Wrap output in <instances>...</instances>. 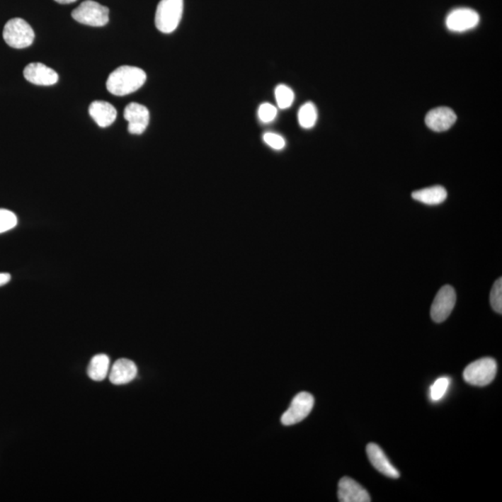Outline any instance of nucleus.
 <instances>
[{
	"label": "nucleus",
	"mask_w": 502,
	"mask_h": 502,
	"mask_svg": "<svg viewBox=\"0 0 502 502\" xmlns=\"http://www.w3.org/2000/svg\"><path fill=\"white\" fill-rule=\"evenodd\" d=\"M147 74L141 68L123 65L110 74L106 89L115 96H125L141 89L147 81Z\"/></svg>",
	"instance_id": "f257e3e1"
},
{
	"label": "nucleus",
	"mask_w": 502,
	"mask_h": 502,
	"mask_svg": "<svg viewBox=\"0 0 502 502\" xmlns=\"http://www.w3.org/2000/svg\"><path fill=\"white\" fill-rule=\"evenodd\" d=\"M276 103L279 108H289L294 102V92L286 85H278L275 91Z\"/></svg>",
	"instance_id": "6ab92c4d"
},
{
	"label": "nucleus",
	"mask_w": 502,
	"mask_h": 502,
	"mask_svg": "<svg viewBox=\"0 0 502 502\" xmlns=\"http://www.w3.org/2000/svg\"><path fill=\"white\" fill-rule=\"evenodd\" d=\"M479 14L471 8H457L451 11L445 20L448 30L465 32L474 28L479 23Z\"/></svg>",
	"instance_id": "6e6552de"
},
{
	"label": "nucleus",
	"mask_w": 502,
	"mask_h": 502,
	"mask_svg": "<svg viewBox=\"0 0 502 502\" xmlns=\"http://www.w3.org/2000/svg\"><path fill=\"white\" fill-rule=\"evenodd\" d=\"M110 359L106 355L93 356L88 367V375L96 382L103 381L108 375Z\"/></svg>",
	"instance_id": "f3484780"
},
{
	"label": "nucleus",
	"mask_w": 502,
	"mask_h": 502,
	"mask_svg": "<svg viewBox=\"0 0 502 502\" xmlns=\"http://www.w3.org/2000/svg\"><path fill=\"white\" fill-rule=\"evenodd\" d=\"M498 365L491 358H481L467 365L463 378L469 384L484 387L490 384L497 375Z\"/></svg>",
	"instance_id": "20e7f679"
},
{
	"label": "nucleus",
	"mask_w": 502,
	"mask_h": 502,
	"mask_svg": "<svg viewBox=\"0 0 502 502\" xmlns=\"http://www.w3.org/2000/svg\"><path fill=\"white\" fill-rule=\"evenodd\" d=\"M55 1L60 3V4H69V3L75 2L76 0H55Z\"/></svg>",
	"instance_id": "a878e982"
},
{
	"label": "nucleus",
	"mask_w": 502,
	"mask_h": 502,
	"mask_svg": "<svg viewBox=\"0 0 502 502\" xmlns=\"http://www.w3.org/2000/svg\"><path fill=\"white\" fill-rule=\"evenodd\" d=\"M183 13V0H161L157 5L154 18L156 28L164 34H171L179 25Z\"/></svg>",
	"instance_id": "f03ea898"
},
{
	"label": "nucleus",
	"mask_w": 502,
	"mask_h": 502,
	"mask_svg": "<svg viewBox=\"0 0 502 502\" xmlns=\"http://www.w3.org/2000/svg\"><path fill=\"white\" fill-rule=\"evenodd\" d=\"M367 454L368 460L373 467L379 471L385 477L397 479L400 477V472L392 464L387 456L383 452V450L378 445L370 443L367 447Z\"/></svg>",
	"instance_id": "ddd939ff"
},
{
	"label": "nucleus",
	"mask_w": 502,
	"mask_h": 502,
	"mask_svg": "<svg viewBox=\"0 0 502 502\" xmlns=\"http://www.w3.org/2000/svg\"><path fill=\"white\" fill-rule=\"evenodd\" d=\"M258 115H259V118L263 123H270V122L274 121L278 115V110L271 103H263L260 106L259 111H258Z\"/></svg>",
	"instance_id": "5701e85b"
},
{
	"label": "nucleus",
	"mask_w": 502,
	"mask_h": 502,
	"mask_svg": "<svg viewBox=\"0 0 502 502\" xmlns=\"http://www.w3.org/2000/svg\"><path fill=\"white\" fill-rule=\"evenodd\" d=\"M456 291L451 286H444L436 294L430 307V317L435 323H442L448 319L456 304Z\"/></svg>",
	"instance_id": "0eeeda50"
},
{
	"label": "nucleus",
	"mask_w": 502,
	"mask_h": 502,
	"mask_svg": "<svg viewBox=\"0 0 502 502\" xmlns=\"http://www.w3.org/2000/svg\"><path fill=\"white\" fill-rule=\"evenodd\" d=\"M490 304L496 313L502 314V278H498L493 285L490 292Z\"/></svg>",
	"instance_id": "412c9836"
},
{
	"label": "nucleus",
	"mask_w": 502,
	"mask_h": 502,
	"mask_svg": "<svg viewBox=\"0 0 502 502\" xmlns=\"http://www.w3.org/2000/svg\"><path fill=\"white\" fill-rule=\"evenodd\" d=\"M264 142L268 147L275 150H282L286 147V141L282 136L276 133L267 132L263 135Z\"/></svg>",
	"instance_id": "b1692460"
},
{
	"label": "nucleus",
	"mask_w": 502,
	"mask_h": 502,
	"mask_svg": "<svg viewBox=\"0 0 502 502\" xmlns=\"http://www.w3.org/2000/svg\"><path fill=\"white\" fill-rule=\"evenodd\" d=\"M72 17L82 25L101 28L109 22V8L96 1L87 0L73 11Z\"/></svg>",
	"instance_id": "39448f33"
},
{
	"label": "nucleus",
	"mask_w": 502,
	"mask_h": 502,
	"mask_svg": "<svg viewBox=\"0 0 502 502\" xmlns=\"http://www.w3.org/2000/svg\"><path fill=\"white\" fill-rule=\"evenodd\" d=\"M450 385V380L447 378V377H443V378L436 380L435 383L432 385V387H430V399H432L433 402L441 400L445 393H447Z\"/></svg>",
	"instance_id": "aec40b11"
},
{
	"label": "nucleus",
	"mask_w": 502,
	"mask_h": 502,
	"mask_svg": "<svg viewBox=\"0 0 502 502\" xmlns=\"http://www.w3.org/2000/svg\"><path fill=\"white\" fill-rule=\"evenodd\" d=\"M338 498L341 502H370V495L363 486L350 477H343L338 482Z\"/></svg>",
	"instance_id": "9b49d317"
},
{
	"label": "nucleus",
	"mask_w": 502,
	"mask_h": 502,
	"mask_svg": "<svg viewBox=\"0 0 502 502\" xmlns=\"http://www.w3.org/2000/svg\"><path fill=\"white\" fill-rule=\"evenodd\" d=\"M124 118L129 122L130 135H141L149 125L150 114L147 107L137 103H130L124 111Z\"/></svg>",
	"instance_id": "1a4fd4ad"
},
{
	"label": "nucleus",
	"mask_w": 502,
	"mask_h": 502,
	"mask_svg": "<svg viewBox=\"0 0 502 502\" xmlns=\"http://www.w3.org/2000/svg\"><path fill=\"white\" fill-rule=\"evenodd\" d=\"M412 198L414 200L429 205V206H436L447 199V192L444 187L436 186L413 192Z\"/></svg>",
	"instance_id": "dca6fc26"
},
{
	"label": "nucleus",
	"mask_w": 502,
	"mask_h": 502,
	"mask_svg": "<svg viewBox=\"0 0 502 502\" xmlns=\"http://www.w3.org/2000/svg\"><path fill=\"white\" fill-rule=\"evenodd\" d=\"M18 219L11 210L0 209V234L5 233L16 227Z\"/></svg>",
	"instance_id": "4be33fe9"
},
{
	"label": "nucleus",
	"mask_w": 502,
	"mask_h": 502,
	"mask_svg": "<svg viewBox=\"0 0 502 502\" xmlns=\"http://www.w3.org/2000/svg\"><path fill=\"white\" fill-rule=\"evenodd\" d=\"M23 76L28 82L38 86H52L59 80L56 71L41 62L29 64L23 70Z\"/></svg>",
	"instance_id": "9d476101"
},
{
	"label": "nucleus",
	"mask_w": 502,
	"mask_h": 502,
	"mask_svg": "<svg viewBox=\"0 0 502 502\" xmlns=\"http://www.w3.org/2000/svg\"><path fill=\"white\" fill-rule=\"evenodd\" d=\"M3 38L8 46L14 49H25L34 42L35 32L30 25L22 18L8 21L3 29Z\"/></svg>",
	"instance_id": "7ed1b4c3"
},
{
	"label": "nucleus",
	"mask_w": 502,
	"mask_h": 502,
	"mask_svg": "<svg viewBox=\"0 0 502 502\" xmlns=\"http://www.w3.org/2000/svg\"><path fill=\"white\" fill-rule=\"evenodd\" d=\"M299 123L304 129H312L317 121V110L313 103H306L301 107L298 115Z\"/></svg>",
	"instance_id": "a211bd4d"
},
{
	"label": "nucleus",
	"mask_w": 502,
	"mask_h": 502,
	"mask_svg": "<svg viewBox=\"0 0 502 502\" xmlns=\"http://www.w3.org/2000/svg\"><path fill=\"white\" fill-rule=\"evenodd\" d=\"M11 276L8 273H0V287L5 286L11 281Z\"/></svg>",
	"instance_id": "393cba45"
},
{
	"label": "nucleus",
	"mask_w": 502,
	"mask_h": 502,
	"mask_svg": "<svg viewBox=\"0 0 502 502\" xmlns=\"http://www.w3.org/2000/svg\"><path fill=\"white\" fill-rule=\"evenodd\" d=\"M314 405V397L311 394L302 392L293 398L287 411L282 415L281 423L284 426H294L301 423L308 417Z\"/></svg>",
	"instance_id": "423d86ee"
},
{
	"label": "nucleus",
	"mask_w": 502,
	"mask_h": 502,
	"mask_svg": "<svg viewBox=\"0 0 502 502\" xmlns=\"http://www.w3.org/2000/svg\"><path fill=\"white\" fill-rule=\"evenodd\" d=\"M89 113H90L92 120L96 122L98 126L101 127L111 126L117 120V110L111 103L105 102V101H95L91 103L89 107Z\"/></svg>",
	"instance_id": "2eb2a0df"
},
{
	"label": "nucleus",
	"mask_w": 502,
	"mask_h": 502,
	"mask_svg": "<svg viewBox=\"0 0 502 502\" xmlns=\"http://www.w3.org/2000/svg\"><path fill=\"white\" fill-rule=\"evenodd\" d=\"M457 115L448 107H438L430 110L426 118V123L430 130L436 132H445L455 124Z\"/></svg>",
	"instance_id": "f8f14e48"
},
{
	"label": "nucleus",
	"mask_w": 502,
	"mask_h": 502,
	"mask_svg": "<svg viewBox=\"0 0 502 502\" xmlns=\"http://www.w3.org/2000/svg\"><path fill=\"white\" fill-rule=\"evenodd\" d=\"M138 368L135 362L130 359L121 358L113 365L109 380L113 384H127L136 378Z\"/></svg>",
	"instance_id": "4468645a"
}]
</instances>
